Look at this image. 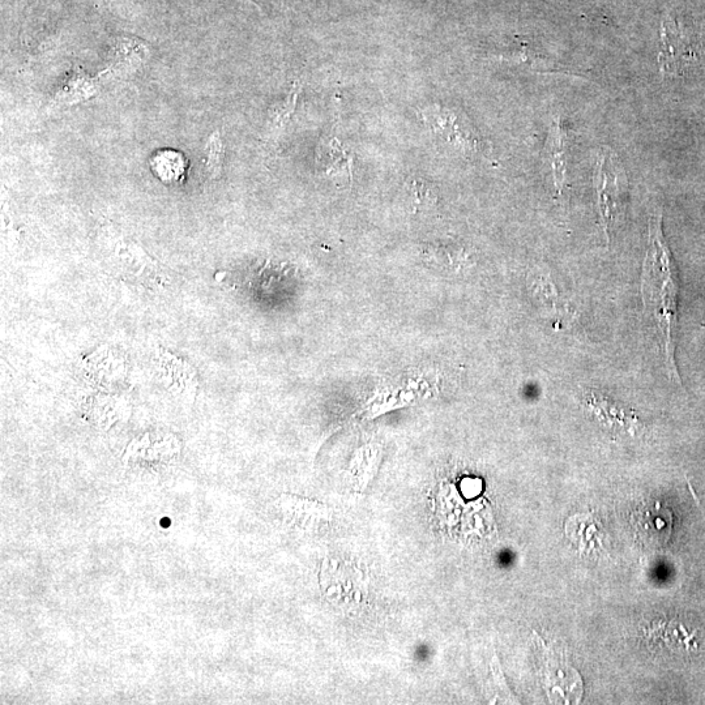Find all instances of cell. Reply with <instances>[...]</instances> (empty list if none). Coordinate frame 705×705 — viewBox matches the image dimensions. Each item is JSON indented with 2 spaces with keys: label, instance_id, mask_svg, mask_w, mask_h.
Returning a JSON list of instances; mask_svg holds the SVG:
<instances>
[{
  "label": "cell",
  "instance_id": "obj_1",
  "mask_svg": "<svg viewBox=\"0 0 705 705\" xmlns=\"http://www.w3.org/2000/svg\"><path fill=\"white\" fill-rule=\"evenodd\" d=\"M678 281L672 251L662 230V217L655 212L649 219L648 249L645 255L642 296L644 309L657 331L658 348L669 378L681 384L675 363L674 333L678 322Z\"/></svg>",
  "mask_w": 705,
  "mask_h": 705
},
{
  "label": "cell",
  "instance_id": "obj_2",
  "mask_svg": "<svg viewBox=\"0 0 705 705\" xmlns=\"http://www.w3.org/2000/svg\"><path fill=\"white\" fill-rule=\"evenodd\" d=\"M596 192L598 215L606 239L622 221L626 211L627 177L615 152L602 148L597 160Z\"/></svg>",
  "mask_w": 705,
  "mask_h": 705
},
{
  "label": "cell",
  "instance_id": "obj_3",
  "mask_svg": "<svg viewBox=\"0 0 705 705\" xmlns=\"http://www.w3.org/2000/svg\"><path fill=\"white\" fill-rule=\"evenodd\" d=\"M698 47L673 16H665L661 23V44L658 66L662 75L674 78L682 75L698 59Z\"/></svg>",
  "mask_w": 705,
  "mask_h": 705
},
{
  "label": "cell",
  "instance_id": "obj_4",
  "mask_svg": "<svg viewBox=\"0 0 705 705\" xmlns=\"http://www.w3.org/2000/svg\"><path fill=\"white\" fill-rule=\"evenodd\" d=\"M181 442L173 434L151 431L128 446L125 463L130 467L161 469L174 464L181 456Z\"/></svg>",
  "mask_w": 705,
  "mask_h": 705
},
{
  "label": "cell",
  "instance_id": "obj_5",
  "mask_svg": "<svg viewBox=\"0 0 705 705\" xmlns=\"http://www.w3.org/2000/svg\"><path fill=\"white\" fill-rule=\"evenodd\" d=\"M155 369L166 390L183 401L192 403L195 400L199 384L194 366L177 354L162 348L156 352Z\"/></svg>",
  "mask_w": 705,
  "mask_h": 705
},
{
  "label": "cell",
  "instance_id": "obj_6",
  "mask_svg": "<svg viewBox=\"0 0 705 705\" xmlns=\"http://www.w3.org/2000/svg\"><path fill=\"white\" fill-rule=\"evenodd\" d=\"M548 155L553 169L555 192L564 208L568 204V166H570V138L562 118L551 121Z\"/></svg>",
  "mask_w": 705,
  "mask_h": 705
},
{
  "label": "cell",
  "instance_id": "obj_7",
  "mask_svg": "<svg viewBox=\"0 0 705 705\" xmlns=\"http://www.w3.org/2000/svg\"><path fill=\"white\" fill-rule=\"evenodd\" d=\"M84 373L92 386L119 387L126 378V362L117 350L98 348L84 361Z\"/></svg>",
  "mask_w": 705,
  "mask_h": 705
},
{
  "label": "cell",
  "instance_id": "obj_8",
  "mask_svg": "<svg viewBox=\"0 0 705 705\" xmlns=\"http://www.w3.org/2000/svg\"><path fill=\"white\" fill-rule=\"evenodd\" d=\"M434 121L440 128V134L464 153H478L480 151V138L465 119L454 111L442 110L433 115Z\"/></svg>",
  "mask_w": 705,
  "mask_h": 705
},
{
  "label": "cell",
  "instance_id": "obj_9",
  "mask_svg": "<svg viewBox=\"0 0 705 705\" xmlns=\"http://www.w3.org/2000/svg\"><path fill=\"white\" fill-rule=\"evenodd\" d=\"M672 527V514L660 504L648 507L638 514V531L642 534L643 540L649 544L662 545L668 542Z\"/></svg>",
  "mask_w": 705,
  "mask_h": 705
},
{
  "label": "cell",
  "instance_id": "obj_10",
  "mask_svg": "<svg viewBox=\"0 0 705 705\" xmlns=\"http://www.w3.org/2000/svg\"><path fill=\"white\" fill-rule=\"evenodd\" d=\"M151 170L165 185L182 183L187 175L188 160L174 149H161L151 157Z\"/></svg>",
  "mask_w": 705,
  "mask_h": 705
},
{
  "label": "cell",
  "instance_id": "obj_11",
  "mask_svg": "<svg viewBox=\"0 0 705 705\" xmlns=\"http://www.w3.org/2000/svg\"><path fill=\"white\" fill-rule=\"evenodd\" d=\"M426 262L440 271L459 273L469 267V255L456 247H431L425 252Z\"/></svg>",
  "mask_w": 705,
  "mask_h": 705
},
{
  "label": "cell",
  "instance_id": "obj_12",
  "mask_svg": "<svg viewBox=\"0 0 705 705\" xmlns=\"http://www.w3.org/2000/svg\"><path fill=\"white\" fill-rule=\"evenodd\" d=\"M407 200L414 213H425L437 207V187L421 178H413L407 182Z\"/></svg>",
  "mask_w": 705,
  "mask_h": 705
},
{
  "label": "cell",
  "instance_id": "obj_13",
  "mask_svg": "<svg viewBox=\"0 0 705 705\" xmlns=\"http://www.w3.org/2000/svg\"><path fill=\"white\" fill-rule=\"evenodd\" d=\"M528 285L533 298L540 303L541 309L548 310L549 313L558 309L557 288L549 276L541 271L534 272L531 277H528Z\"/></svg>",
  "mask_w": 705,
  "mask_h": 705
},
{
  "label": "cell",
  "instance_id": "obj_14",
  "mask_svg": "<svg viewBox=\"0 0 705 705\" xmlns=\"http://www.w3.org/2000/svg\"><path fill=\"white\" fill-rule=\"evenodd\" d=\"M463 489L465 493H467V491H470L469 497H473V495H476L478 493V490H480L478 489V482L474 480L465 481L463 484Z\"/></svg>",
  "mask_w": 705,
  "mask_h": 705
}]
</instances>
